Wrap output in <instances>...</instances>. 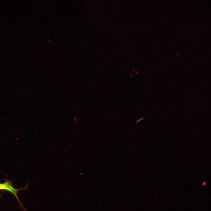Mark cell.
<instances>
[{
  "label": "cell",
  "mask_w": 211,
  "mask_h": 211,
  "mask_svg": "<svg viewBox=\"0 0 211 211\" xmlns=\"http://www.w3.org/2000/svg\"><path fill=\"white\" fill-rule=\"evenodd\" d=\"M205 183H203V185H204Z\"/></svg>",
  "instance_id": "2"
},
{
  "label": "cell",
  "mask_w": 211,
  "mask_h": 211,
  "mask_svg": "<svg viewBox=\"0 0 211 211\" xmlns=\"http://www.w3.org/2000/svg\"><path fill=\"white\" fill-rule=\"evenodd\" d=\"M178 54H179V53H177V55H178Z\"/></svg>",
  "instance_id": "3"
},
{
  "label": "cell",
  "mask_w": 211,
  "mask_h": 211,
  "mask_svg": "<svg viewBox=\"0 0 211 211\" xmlns=\"http://www.w3.org/2000/svg\"><path fill=\"white\" fill-rule=\"evenodd\" d=\"M12 183V181L8 179L3 183H0V190H6L11 193L16 198L20 205L22 206L18 196L17 193L19 190L24 189L25 187L19 189H16L13 186Z\"/></svg>",
  "instance_id": "1"
}]
</instances>
